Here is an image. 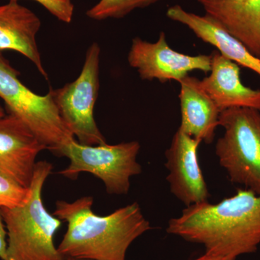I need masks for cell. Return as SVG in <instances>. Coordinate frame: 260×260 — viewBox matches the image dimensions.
<instances>
[{"label": "cell", "instance_id": "12", "mask_svg": "<svg viewBox=\"0 0 260 260\" xmlns=\"http://www.w3.org/2000/svg\"><path fill=\"white\" fill-rule=\"evenodd\" d=\"M205 15L260 58V0H198Z\"/></svg>", "mask_w": 260, "mask_h": 260}, {"label": "cell", "instance_id": "1", "mask_svg": "<svg viewBox=\"0 0 260 260\" xmlns=\"http://www.w3.org/2000/svg\"><path fill=\"white\" fill-rule=\"evenodd\" d=\"M168 234L201 244L205 254L236 260L257 250L260 244V194L248 189L218 203L186 207L168 223Z\"/></svg>", "mask_w": 260, "mask_h": 260}, {"label": "cell", "instance_id": "4", "mask_svg": "<svg viewBox=\"0 0 260 260\" xmlns=\"http://www.w3.org/2000/svg\"><path fill=\"white\" fill-rule=\"evenodd\" d=\"M223 136L215 145V155L233 183L260 194V112L232 108L220 112Z\"/></svg>", "mask_w": 260, "mask_h": 260}, {"label": "cell", "instance_id": "9", "mask_svg": "<svg viewBox=\"0 0 260 260\" xmlns=\"http://www.w3.org/2000/svg\"><path fill=\"white\" fill-rule=\"evenodd\" d=\"M200 143L178 129L166 151L171 192L186 207L208 201L210 198L198 159Z\"/></svg>", "mask_w": 260, "mask_h": 260}, {"label": "cell", "instance_id": "21", "mask_svg": "<svg viewBox=\"0 0 260 260\" xmlns=\"http://www.w3.org/2000/svg\"><path fill=\"white\" fill-rule=\"evenodd\" d=\"M4 115H5L4 109H3V107H0V117H2V116Z\"/></svg>", "mask_w": 260, "mask_h": 260}, {"label": "cell", "instance_id": "16", "mask_svg": "<svg viewBox=\"0 0 260 260\" xmlns=\"http://www.w3.org/2000/svg\"><path fill=\"white\" fill-rule=\"evenodd\" d=\"M160 0H100L86 12L89 18L104 20L109 18H122L133 10L144 8Z\"/></svg>", "mask_w": 260, "mask_h": 260}, {"label": "cell", "instance_id": "5", "mask_svg": "<svg viewBox=\"0 0 260 260\" xmlns=\"http://www.w3.org/2000/svg\"><path fill=\"white\" fill-rule=\"evenodd\" d=\"M19 75L0 52V98L8 114L20 118L47 150L59 157L61 149L75 138L59 115L51 89L47 95H39L23 85Z\"/></svg>", "mask_w": 260, "mask_h": 260}, {"label": "cell", "instance_id": "10", "mask_svg": "<svg viewBox=\"0 0 260 260\" xmlns=\"http://www.w3.org/2000/svg\"><path fill=\"white\" fill-rule=\"evenodd\" d=\"M44 150L45 145L18 116L0 117V173L29 188L38 155Z\"/></svg>", "mask_w": 260, "mask_h": 260}, {"label": "cell", "instance_id": "13", "mask_svg": "<svg viewBox=\"0 0 260 260\" xmlns=\"http://www.w3.org/2000/svg\"><path fill=\"white\" fill-rule=\"evenodd\" d=\"M41 25L40 18L18 1L0 5V52L12 50L23 54L48 80L37 43Z\"/></svg>", "mask_w": 260, "mask_h": 260}, {"label": "cell", "instance_id": "20", "mask_svg": "<svg viewBox=\"0 0 260 260\" xmlns=\"http://www.w3.org/2000/svg\"><path fill=\"white\" fill-rule=\"evenodd\" d=\"M191 260H221L219 259L218 258L214 257V256L208 255V254H204L203 255L199 256L198 258H196L194 259Z\"/></svg>", "mask_w": 260, "mask_h": 260}, {"label": "cell", "instance_id": "19", "mask_svg": "<svg viewBox=\"0 0 260 260\" xmlns=\"http://www.w3.org/2000/svg\"><path fill=\"white\" fill-rule=\"evenodd\" d=\"M0 259L8 260V232L0 208Z\"/></svg>", "mask_w": 260, "mask_h": 260}, {"label": "cell", "instance_id": "14", "mask_svg": "<svg viewBox=\"0 0 260 260\" xmlns=\"http://www.w3.org/2000/svg\"><path fill=\"white\" fill-rule=\"evenodd\" d=\"M167 16L173 21L185 25L203 42L216 48L225 57L260 76V58L254 55L209 17L186 11L179 5L168 8Z\"/></svg>", "mask_w": 260, "mask_h": 260}, {"label": "cell", "instance_id": "22", "mask_svg": "<svg viewBox=\"0 0 260 260\" xmlns=\"http://www.w3.org/2000/svg\"><path fill=\"white\" fill-rule=\"evenodd\" d=\"M66 260H87V259H75V258H66Z\"/></svg>", "mask_w": 260, "mask_h": 260}, {"label": "cell", "instance_id": "18", "mask_svg": "<svg viewBox=\"0 0 260 260\" xmlns=\"http://www.w3.org/2000/svg\"><path fill=\"white\" fill-rule=\"evenodd\" d=\"M18 1V0H9ZM46 10H47L53 16L65 23H71L74 15L75 6L72 0H34Z\"/></svg>", "mask_w": 260, "mask_h": 260}, {"label": "cell", "instance_id": "6", "mask_svg": "<svg viewBox=\"0 0 260 260\" xmlns=\"http://www.w3.org/2000/svg\"><path fill=\"white\" fill-rule=\"evenodd\" d=\"M140 150L138 141L93 146L73 139L61 148L59 157L68 158L70 164L58 174L76 180L81 173H88L102 181L108 194H126L131 177L142 172L137 160Z\"/></svg>", "mask_w": 260, "mask_h": 260}, {"label": "cell", "instance_id": "17", "mask_svg": "<svg viewBox=\"0 0 260 260\" xmlns=\"http://www.w3.org/2000/svg\"><path fill=\"white\" fill-rule=\"evenodd\" d=\"M29 195V188L0 173V208L22 206L28 200Z\"/></svg>", "mask_w": 260, "mask_h": 260}, {"label": "cell", "instance_id": "2", "mask_svg": "<svg viewBox=\"0 0 260 260\" xmlns=\"http://www.w3.org/2000/svg\"><path fill=\"white\" fill-rule=\"evenodd\" d=\"M93 198L58 200L54 214L68 224L57 246L68 258L87 260H126L129 246L151 230L140 205L133 203L101 216L93 210Z\"/></svg>", "mask_w": 260, "mask_h": 260}, {"label": "cell", "instance_id": "3", "mask_svg": "<svg viewBox=\"0 0 260 260\" xmlns=\"http://www.w3.org/2000/svg\"><path fill=\"white\" fill-rule=\"evenodd\" d=\"M52 170L51 162L38 161L26 203L1 208L8 232V260H66L54 240L61 220L48 211L42 199L44 183Z\"/></svg>", "mask_w": 260, "mask_h": 260}, {"label": "cell", "instance_id": "11", "mask_svg": "<svg viewBox=\"0 0 260 260\" xmlns=\"http://www.w3.org/2000/svg\"><path fill=\"white\" fill-rule=\"evenodd\" d=\"M210 55V75L200 82L220 112L232 108H249L260 112V90L242 83L240 66L218 51H213Z\"/></svg>", "mask_w": 260, "mask_h": 260}, {"label": "cell", "instance_id": "7", "mask_svg": "<svg viewBox=\"0 0 260 260\" xmlns=\"http://www.w3.org/2000/svg\"><path fill=\"white\" fill-rule=\"evenodd\" d=\"M101 49L94 42L86 51L78 78L62 88L53 90V99L65 126L80 144L100 145L105 137L94 119V107L99 96Z\"/></svg>", "mask_w": 260, "mask_h": 260}, {"label": "cell", "instance_id": "15", "mask_svg": "<svg viewBox=\"0 0 260 260\" xmlns=\"http://www.w3.org/2000/svg\"><path fill=\"white\" fill-rule=\"evenodd\" d=\"M179 83L181 115L179 129L201 143L211 144L221 112L198 78L187 75Z\"/></svg>", "mask_w": 260, "mask_h": 260}, {"label": "cell", "instance_id": "8", "mask_svg": "<svg viewBox=\"0 0 260 260\" xmlns=\"http://www.w3.org/2000/svg\"><path fill=\"white\" fill-rule=\"evenodd\" d=\"M128 62L143 80H158L160 83L179 82L195 70L210 73L211 55L191 56L174 50L161 32L158 41L150 43L135 38L127 56Z\"/></svg>", "mask_w": 260, "mask_h": 260}]
</instances>
